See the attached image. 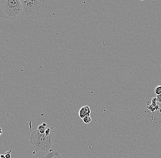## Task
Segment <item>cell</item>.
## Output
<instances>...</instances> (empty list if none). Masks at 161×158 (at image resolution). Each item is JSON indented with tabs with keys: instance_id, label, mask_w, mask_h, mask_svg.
<instances>
[{
	"instance_id": "obj_1",
	"label": "cell",
	"mask_w": 161,
	"mask_h": 158,
	"mask_svg": "<svg viewBox=\"0 0 161 158\" xmlns=\"http://www.w3.org/2000/svg\"><path fill=\"white\" fill-rule=\"evenodd\" d=\"M0 16L8 20H14L19 17L23 11L20 0H1Z\"/></svg>"
},
{
	"instance_id": "obj_7",
	"label": "cell",
	"mask_w": 161,
	"mask_h": 158,
	"mask_svg": "<svg viewBox=\"0 0 161 158\" xmlns=\"http://www.w3.org/2000/svg\"><path fill=\"white\" fill-rule=\"evenodd\" d=\"M155 92L157 95L161 94V86H158L156 87Z\"/></svg>"
},
{
	"instance_id": "obj_8",
	"label": "cell",
	"mask_w": 161,
	"mask_h": 158,
	"mask_svg": "<svg viewBox=\"0 0 161 158\" xmlns=\"http://www.w3.org/2000/svg\"><path fill=\"white\" fill-rule=\"evenodd\" d=\"M156 98H157V101L161 103V94L158 95H157Z\"/></svg>"
},
{
	"instance_id": "obj_9",
	"label": "cell",
	"mask_w": 161,
	"mask_h": 158,
	"mask_svg": "<svg viewBox=\"0 0 161 158\" xmlns=\"http://www.w3.org/2000/svg\"><path fill=\"white\" fill-rule=\"evenodd\" d=\"M5 157H6V158H10L11 157V154H10V153H6Z\"/></svg>"
},
{
	"instance_id": "obj_5",
	"label": "cell",
	"mask_w": 161,
	"mask_h": 158,
	"mask_svg": "<svg viewBox=\"0 0 161 158\" xmlns=\"http://www.w3.org/2000/svg\"><path fill=\"white\" fill-rule=\"evenodd\" d=\"M48 126V125L47 124H45V123H43L42 125H40L38 127V130L40 131V132L41 133V134H45L46 128H47Z\"/></svg>"
},
{
	"instance_id": "obj_3",
	"label": "cell",
	"mask_w": 161,
	"mask_h": 158,
	"mask_svg": "<svg viewBox=\"0 0 161 158\" xmlns=\"http://www.w3.org/2000/svg\"><path fill=\"white\" fill-rule=\"evenodd\" d=\"M42 2L39 0L35 1H26L22 0L21 3L23 8V12L27 16H30L33 14L37 13L40 10Z\"/></svg>"
},
{
	"instance_id": "obj_6",
	"label": "cell",
	"mask_w": 161,
	"mask_h": 158,
	"mask_svg": "<svg viewBox=\"0 0 161 158\" xmlns=\"http://www.w3.org/2000/svg\"><path fill=\"white\" fill-rule=\"evenodd\" d=\"M82 120H83V121L86 124H89L92 121V119L90 116L86 117L83 118Z\"/></svg>"
},
{
	"instance_id": "obj_10",
	"label": "cell",
	"mask_w": 161,
	"mask_h": 158,
	"mask_svg": "<svg viewBox=\"0 0 161 158\" xmlns=\"http://www.w3.org/2000/svg\"><path fill=\"white\" fill-rule=\"evenodd\" d=\"M1 158H6V157H5V155H1V157H0Z\"/></svg>"
},
{
	"instance_id": "obj_2",
	"label": "cell",
	"mask_w": 161,
	"mask_h": 158,
	"mask_svg": "<svg viewBox=\"0 0 161 158\" xmlns=\"http://www.w3.org/2000/svg\"><path fill=\"white\" fill-rule=\"evenodd\" d=\"M55 139V131L53 130L50 135H46L45 134H41L37 130L31 134L30 141L35 150L47 152L52 146Z\"/></svg>"
},
{
	"instance_id": "obj_4",
	"label": "cell",
	"mask_w": 161,
	"mask_h": 158,
	"mask_svg": "<svg viewBox=\"0 0 161 158\" xmlns=\"http://www.w3.org/2000/svg\"><path fill=\"white\" fill-rule=\"evenodd\" d=\"M90 108L88 106H85L82 107L80 109L79 112V116L81 119H83L86 117L90 116Z\"/></svg>"
}]
</instances>
